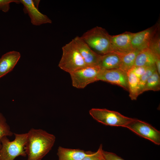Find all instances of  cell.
Here are the masks:
<instances>
[{"label":"cell","instance_id":"cell-1","mask_svg":"<svg viewBox=\"0 0 160 160\" xmlns=\"http://www.w3.org/2000/svg\"><path fill=\"white\" fill-rule=\"evenodd\" d=\"M25 150L27 160H41L51 150L55 136L41 129H31L27 132Z\"/></svg>","mask_w":160,"mask_h":160},{"label":"cell","instance_id":"cell-2","mask_svg":"<svg viewBox=\"0 0 160 160\" xmlns=\"http://www.w3.org/2000/svg\"><path fill=\"white\" fill-rule=\"evenodd\" d=\"M111 36L104 28L96 26L87 31L81 37L94 51L102 55L114 52Z\"/></svg>","mask_w":160,"mask_h":160},{"label":"cell","instance_id":"cell-3","mask_svg":"<svg viewBox=\"0 0 160 160\" xmlns=\"http://www.w3.org/2000/svg\"><path fill=\"white\" fill-rule=\"evenodd\" d=\"M13 134L15 139L12 141H10L6 136L1 139L0 160H14L19 156L25 157L27 156L25 146L27 140V133H14Z\"/></svg>","mask_w":160,"mask_h":160},{"label":"cell","instance_id":"cell-4","mask_svg":"<svg viewBox=\"0 0 160 160\" xmlns=\"http://www.w3.org/2000/svg\"><path fill=\"white\" fill-rule=\"evenodd\" d=\"M62 55L58 64L62 70L73 73L87 65L72 40L62 47Z\"/></svg>","mask_w":160,"mask_h":160},{"label":"cell","instance_id":"cell-5","mask_svg":"<svg viewBox=\"0 0 160 160\" xmlns=\"http://www.w3.org/2000/svg\"><path fill=\"white\" fill-rule=\"evenodd\" d=\"M89 113L97 121L108 126L125 127L134 119L125 116L118 112L106 109L92 108L89 111Z\"/></svg>","mask_w":160,"mask_h":160},{"label":"cell","instance_id":"cell-6","mask_svg":"<svg viewBox=\"0 0 160 160\" xmlns=\"http://www.w3.org/2000/svg\"><path fill=\"white\" fill-rule=\"evenodd\" d=\"M100 70L98 66H87L70 73L72 86L77 89H83L97 81Z\"/></svg>","mask_w":160,"mask_h":160},{"label":"cell","instance_id":"cell-7","mask_svg":"<svg viewBox=\"0 0 160 160\" xmlns=\"http://www.w3.org/2000/svg\"><path fill=\"white\" fill-rule=\"evenodd\" d=\"M125 127L156 145L160 144V131L144 121L134 119Z\"/></svg>","mask_w":160,"mask_h":160},{"label":"cell","instance_id":"cell-8","mask_svg":"<svg viewBox=\"0 0 160 160\" xmlns=\"http://www.w3.org/2000/svg\"><path fill=\"white\" fill-rule=\"evenodd\" d=\"M97 80L117 85L128 91L127 72L120 68L101 69Z\"/></svg>","mask_w":160,"mask_h":160},{"label":"cell","instance_id":"cell-9","mask_svg":"<svg viewBox=\"0 0 160 160\" xmlns=\"http://www.w3.org/2000/svg\"><path fill=\"white\" fill-rule=\"evenodd\" d=\"M72 40L87 65L98 66L102 55L94 51L81 37Z\"/></svg>","mask_w":160,"mask_h":160},{"label":"cell","instance_id":"cell-10","mask_svg":"<svg viewBox=\"0 0 160 160\" xmlns=\"http://www.w3.org/2000/svg\"><path fill=\"white\" fill-rule=\"evenodd\" d=\"M24 6V11L28 14L32 24L35 26L51 23L52 21L46 15L41 12L35 5L33 0H20Z\"/></svg>","mask_w":160,"mask_h":160},{"label":"cell","instance_id":"cell-11","mask_svg":"<svg viewBox=\"0 0 160 160\" xmlns=\"http://www.w3.org/2000/svg\"><path fill=\"white\" fill-rule=\"evenodd\" d=\"M159 29V25H156L143 31L134 33L131 41L132 49L140 51L148 48L152 37Z\"/></svg>","mask_w":160,"mask_h":160},{"label":"cell","instance_id":"cell-12","mask_svg":"<svg viewBox=\"0 0 160 160\" xmlns=\"http://www.w3.org/2000/svg\"><path fill=\"white\" fill-rule=\"evenodd\" d=\"M134 33L125 32L122 34L111 36V46L114 52L124 54L133 50L131 45Z\"/></svg>","mask_w":160,"mask_h":160},{"label":"cell","instance_id":"cell-13","mask_svg":"<svg viewBox=\"0 0 160 160\" xmlns=\"http://www.w3.org/2000/svg\"><path fill=\"white\" fill-rule=\"evenodd\" d=\"M20 53L17 51H9L0 58V78L13 69L20 58Z\"/></svg>","mask_w":160,"mask_h":160},{"label":"cell","instance_id":"cell-14","mask_svg":"<svg viewBox=\"0 0 160 160\" xmlns=\"http://www.w3.org/2000/svg\"><path fill=\"white\" fill-rule=\"evenodd\" d=\"M92 151L79 149H72L58 147L57 154L58 160H82Z\"/></svg>","mask_w":160,"mask_h":160},{"label":"cell","instance_id":"cell-15","mask_svg":"<svg viewBox=\"0 0 160 160\" xmlns=\"http://www.w3.org/2000/svg\"><path fill=\"white\" fill-rule=\"evenodd\" d=\"M121 62L120 55L113 52L102 55L98 66L102 69L120 68Z\"/></svg>","mask_w":160,"mask_h":160},{"label":"cell","instance_id":"cell-16","mask_svg":"<svg viewBox=\"0 0 160 160\" xmlns=\"http://www.w3.org/2000/svg\"><path fill=\"white\" fill-rule=\"evenodd\" d=\"M157 57L148 48L142 49L139 52L135 61L134 65L148 67L155 64Z\"/></svg>","mask_w":160,"mask_h":160},{"label":"cell","instance_id":"cell-17","mask_svg":"<svg viewBox=\"0 0 160 160\" xmlns=\"http://www.w3.org/2000/svg\"><path fill=\"white\" fill-rule=\"evenodd\" d=\"M140 51L133 49L124 54H118L121 59L120 69L127 72L134 65L136 58Z\"/></svg>","mask_w":160,"mask_h":160},{"label":"cell","instance_id":"cell-18","mask_svg":"<svg viewBox=\"0 0 160 160\" xmlns=\"http://www.w3.org/2000/svg\"><path fill=\"white\" fill-rule=\"evenodd\" d=\"M129 96L132 100H136L139 95V79L129 70L127 72Z\"/></svg>","mask_w":160,"mask_h":160},{"label":"cell","instance_id":"cell-19","mask_svg":"<svg viewBox=\"0 0 160 160\" xmlns=\"http://www.w3.org/2000/svg\"><path fill=\"white\" fill-rule=\"evenodd\" d=\"M160 89V75L156 71L148 79L143 92L149 90L159 91Z\"/></svg>","mask_w":160,"mask_h":160},{"label":"cell","instance_id":"cell-20","mask_svg":"<svg viewBox=\"0 0 160 160\" xmlns=\"http://www.w3.org/2000/svg\"><path fill=\"white\" fill-rule=\"evenodd\" d=\"M159 29L152 37L148 48L150 49L157 57L160 58V37Z\"/></svg>","mask_w":160,"mask_h":160},{"label":"cell","instance_id":"cell-21","mask_svg":"<svg viewBox=\"0 0 160 160\" xmlns=\"http://www.w3.org/2000/svg\"><path fill=\"white\" fill-rule=\"evenodd\" d=\"M13 133L11 130L6 118L1 113H0V149L2 146L1 142L2 138L5 136H11Z\"/></svg>","mask_w":160,"mask_h":160},{"label":"cell","instance_id":"cell-22","mask_svg":"<svg viewBox=\"0 0 160 160\" xmlns=\"http://www.w3.org/2000/svg\"><path fill=\"white\" fill-rule=\"evenodd\" d=\"M156 70L155 64L148 67L144 74L139 79V95L143 92V91L148 78Z\"/></svg>","mask_w":160,"mask_h":160},{"label":"cell","instance_id":"cell-23","mask_svg":"<svg viewBox=\"0 0 160 160\" xmlns=\"http://www.w3.org/2000/svg\"><path fill=\"white\" fill-rule=\"evenodd\" d=\"M102 150V145L101 144L96 152H91L89 155L86 156L82 160H101L103 157Z\"/></svg>","mask_w":160,"mask_h":160},{"label":"cell","instance_id":"cell-24","mask_svg":"<svg viewBox=\"0 0 160 160\" xmlns=\"http://www.w3.org/2000/svg\"><path fill=\"white\" fill-rule=\"evenodd\" d=\"M13 2L20 3L19 0H0V10L4 12H8L10 9V4Z\"/></svg>","mask_w":160,"mask_h":160},{"label":"cell","instance_id":"cell-25","mask_svg":"<svg viewBox=\"0 0 160 160\" xmlns=\"http://www.w3.org/2000/svg\"><path fill=\"white\" fill-rule=\"evenodd\" d=\"M148 67L134 65L130 70L139 79L144 74Z\"/></svg>","mask_w":160,"mask_h":160},{"label":"cell","instance_id":"cell-26","mask_svg":"<svg viewBox=\"0 0 160 160\" xmlns=\"http://www.w3.org/2000/svg\"><path fill=\"white\" fill-rule=\"evenodd\" d=\"M102 154L106 160H124L114 153L106 151L103 150Z\"/></svg>","mask_w":160,"mask_h":160},{"label":"cell","instance_id":"cell-27","mask_svg":"<svg viewBox=\"0 0 160 160\" xmlns=\"http://www.w3.org/2000/svg\"><path fill=\"white\" fill-rule=\"evenodd\" d=\"M155 65L157 71L160 75V58H157L155 62Z\"/></svg>","mask_w":160,"mask_h":160},{"label":"cell","instance_id":"cell-28","mask_svg":"<svg viewBox=\"0 0 160 160\" xmlns=\"http://www.w3.org/2000/svg\"><path fill=\"white\" fill-rule=\"evenodd\" d=\"M101 160H106L104 158V157H103H103L102 158H101Z\"/></svg>","mask_w":160,"mask_h":160}]
</instances>
